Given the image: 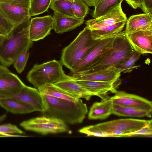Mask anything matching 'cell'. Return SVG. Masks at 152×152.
Here are the masks:
<instances>
[{
    "label": "cell",
    "mask_w": 152,
    "mask_h": 152,
    "mask_svg": "<svg viewBox=\"0 0 152 152\" xmlns=\"http://www.w3.org/2000/svg\"><path fill=\"white\" fill-rule=\"evenodd\" d=\"M30 20H28L13 27L4 37L0 44L1 64L9 67L24 50H29L32 47L33 42L29 36Z\"/></svg>",
    "instance_id": "1"
},
{
    "label": "cell",
    "mask_w": 152,
    "mask_h": 152,
    "mask_svg": "<svg viewBox=\"0 0 152 152\" xmlns=\"http://www.w3.org/2000/svg\"><path fill=\"white\" fill-rule=\"evenodd\" d=\"M48 108L43 113L45 116L59 119L66 124L82 122L88 113L86 104L80 99L72 101L43 94Z\"/></svg>",
    "instance_id": "2"
},
{
    "label": "cell",
    "mask_w": 152,
    "mask_h": 152,
    "mask_svg": "<svg viewBox=\"0 0 152 152\" xmlns=\"http://www.w3.org/2000/svg\"><path fill=\"white\" fill-rule=\"evenodd\" d=\"M133 49L127 39L124 31L116 34L112 46L100 61L89 69L73 74H82L114 67L122 63Z\"/></svg>",
    "instance_id": "3"
},
{
    "label": "cell",
    "mask_w": 152,
    "mask_h": 152,
    "mask_svg": "<svg viewBox=\"0 0 152 152\" xmlns=\"http://www.w3.org/2000/svg\"><path fill=\"white\" fill-rule=\"evenodd\" d=\"M99 40L93 39L91 30L86 26L70 44L63 49L60 61L71 70Z\"/></svg>",
    "instance_id": "4"
},
{
    "label": "cell",
    "mask_w": 152,
    "mask_h": 152,
    "mask_svg": "<svg viewBox=\"0 0 152 152\" xmlns=\"http://www.w3.org/2000/svg\"><path fill=\"white\" fill-rule=\"evenodd\" d=\"M60 61L53 60L40 64H35L28 72L27 80L36 88L47 83H55L69 78Z\"/></svg>",
    "instance_id": "5"
},
{
    "label": "cell",
    "mask_w": 152,
    "mask_h": 152,
    "mask_svg": "<svg viewBox=\"0 0 152 152\" xmlns=\"http://www.w3.org/2000/svg\"><path fill=\"white\" fill-rule=\"evenodd\" d=\"M116 34L99 39L70 70L69 75L86 71L98 64L111 48Z\"/></svg>",
    "instance_id": "6"
},
{
    "label": "cell",
    "mask_w": 152,
    "mask_h": 152,
    "mask_svg": "<svg viewBox=\"0 0 152 152\" xmlns=\"http://www.w3.org/2000/svg\"><path fill=\"white\" fill-rule=\"evenodd\" d=\"M20 126L26 130L43 135L70 131L67 124L61 120L45 116L23 121L20 123Z\"/></svg>",
    "instance_id": "7"
},
{
    "label": "cell",
    "mask_w": 152,
    "mask_h": 152,
    "mask_svg": "<svg viewBox=\"0 0 152 152\" xmlns=\"http://www.w3.org/2000/svg\"><path fill=\"white\" fill-rule=\"evenodd\" d=\"M152 121L151 119H121L101 123L96 125L102 131L109 134L113 131H121L123 133V137H124L125 134L141 129L152 123Z\"/></svg>",
    "instance_id": "8"
},
{
    "label": "cell",
    "mask_w": 152,
    "mask_h": 152,
    "mask_svg": "<svg viewBox=\"0 0 152 152\" xmlns=\"http://www.w3.org/2000/svg\"><path fill=\"white\" fill-rule=\"evenodd\" d=\"M1 98L15 99L29 105L35 111L42 113L45 111L48 108L43 94L38 89L26 85L17 94L12 96Z\"/></svg>",
    "instance_id": "9"
},
{
    "label": "cell",
    "mask_w": 152,
    "mask_h": 152,
    "mask_svg": "<svg viewBox=\"0 0 152 152\" xmlns=\"http://www.w3.org/2000/svg\"><path fill=\"white\" fill-rule=\"evenodd\" d=\"M30 6L6 2H0V12L13 27L30 19Z\"/></svg>",
    "instance_id": "10"
},
{
    "label": "cell",
    "mask_w": 152,
    "mask_h": 152,
    "mask_svg": "<svg viewBox=\"0 0 152 152\" xmlns=\"http://www.w3.org/2000/svg\"><path fill=\"white\" fill-rule=\"evenodd\" d=\"M114 95L110 97L113 104L152 111V102L136 95L123 91H116Z\"/></svg>",
    "instance_id": "11"
},
{
    "label": "cell",
    "mask_w": 152,
    "mask_h": 152,
    "mask_svg": "<svg viewBox=\"0 0 152 152\" xmlns=\"http://www.w3.org/2000/svg\"><path fill=\"white\" fill-rule=\"evenodd\" d=\"M53 24V17L50 15L31 18L29 28L31 40L37 41L44 39L50 34Z\"/></svg>",
    "instance_id": "12"
},
{
    "label": "cell",
    "mask_w": 152,
    "mask_h": 152,
    "mask_svg": "<svg viewBox=\"0 0 152 152\" xmlns=\"http://www.w3.org/2000/svg\"><path fill=\"white\" fill-rule=\"evenodd\" d=\"M125 33L127 39L134 50L141 54L152 53V30Z\"/></svg>",
    "instance_id": "13"
},
{
    "label": "cell",
    "mask_w": 152,
    "mask_h": 152,
    "mask_svg": "<svg viewBox=\"0 0 152 152\" xmlns=\"http://www.w3.org/2000/svg\"><path fill=\"white\" fill-rule=\"evenodd\" d=\"M127 20L122 10L121 4L105 14L86 21V27L90 30L98 29Z\"/></svg>",
    "instance_id": "14"
},
{
    "label": "cell",
    "mask_w": 152,
    "mask_h": 152,
    "mask_svg": "<svg viewBox=\"0 0 152 152\" xmlns=\"http://www.w3.org/2000/svg\"><path fill=\"white\" fill-rule=\"evenodd\" d=\"M121 72L114 67L102 70L82 74L69 75L71 78L76 80L104 82L112 83H119Z\"/></svg>",
    "instance_id": "15"
},
{
    "label": "cell",
    "mask_w": 152,
    "mask_h": 152,
    "mask_svg": "<svg viewBox=\"0 0 152 152\" xmlns=\"http://www.w3.org/2000/svg\"><path fill=\"white\" fill-rule=\"evenodd\" d=\"M75 80L93 96H96L101 98L102 100L109 98L108 93L111 92L114 94L120 85L104 82Z\"/></svg>",
    "instance_id": "16"
},
{
    "label": "cell",
    "mask_w": 152,
    "mask_h": 152,
    "mask_svg": "<svg viewBox=\"0 0 152 152\" xmlns=\"http://www.w3.org/2000/svg\"><path fill=\"white\" fill-rule=\"evenodd\" d=\"M25 85L16 75L10 71L0 75V98L13 96Z\"/></svg>",
    "instance_id": "17"
},
{
    "label": "cell",
    "mask_w": 152,
    "mask_h": 152,
    "mask_svg": "<svg viewBox=\"0 0 152 152\" xmlns=\"http://www.w3.org/2000/svg\"><path fill=\"white\" fill-rule=\"evenodd\" d=\"M53 29L58 34H62L72 30L80 26L84 19L70 16L56 12H54Z\"/></svg>",
    "instance_id": "18"
},
{
    "label": "cell",
    "mask_w": 152,
    "mask_h": 152,
    "mask_svg": "<svg viewBox=\"0 0 152 152\" xmlns=\"http://www.w3.org/2000/svg\"><path fill=\"white\" fill-rule=\"evenodd\" d=\"M125 32L152 30V14L134 15L126 21Z\"/></svg>",
    "instance_id": "19"
},
{
    "label": "cell",
    "mask_w": 152,
    "mask_h": 152,
    "mask_svg": "<svg viewBox=\"0 0 152 152\" xmlns=\"http://www.w3.org/2000/svg\"><path fill=\"white\" fill-rule=\"evenodd\" d=\"M56 86L65 91L78 96L89 100L93 95L88 90L70 77L69 78L54 83Z\"/></svg>",
    "instance_id": "20"
},
{
    "label": "cell",
    "mask_w": 152,
    "mask_h": 152,
    "mask_svg": "<svg viewBox=\"0 0 152 152\" xmlns=\"http://www.w3.org/2000/svg\"><path fill=\"white\" fill-rule=\"evenodd\" d=\"M113 103L109 98L94 103L89 111L88 118L89 120L104 119L112 114Z\"/></svg>",
    "instance_id": "21"
},
{
    "label": "cell",
    "mask_w": 152,
    "mask_h": 152,
    "mask_svg": "<svg viewBox=\"0 0 152 152\" xmlns=\"http://www.w3.org/2000/svg\"><path fill=\"white\" fill-rule=\"evenodd\" d=\"M42 94L57 98L72 101H76L80 98L78 96L69 93L53 83H47L37 88Z\"/></svg>",
    "instance_id": "22"
},
{
    "label": "cell",
    "mask_w": 152,
    "mask_h": 152,
    "mask_svg": "<svg viewBox=\"0 0 152 152\" xmlns=\"http://www.w3.org/2000/svg\"><path fill=\"white\" fill-rule=\"evenodd\" d=\"M0 106L7 111L15 114H26L35 111L29 105L10 98H0Z\"/></svg>",
    "instance_id": "23"
},
{
    "label": "cell",
    "mask_w": 152,
    "mask_h": 152,
    "mask_svg": "<svg viewBox=\"0 0 152 152\" xmlns=\"http://www.w3.org/2000/svg\"><path fill=\"white\" fill-rule=\"evenodd\" d=\"M126 21H123L113 24L91 30L92 38L94 40L102 39L115 35L122 31Z\"/></svg>",
    "instance_id": "24"
},
{
    "label": "cell",
    "mask_w": 152,
    "mask_h": 152,
    "mask_svg": "<svg viewBox=\"0 0 152 152\" xmlns=\"http://www.w3.org/2000/svg\"><path fill=\"white\" fill-rule=\"evenodd\" d=\"M152 111L136 108L124 107L113 104L112 114L121 116L142 117H151Z\"/></svg>",
    "instance_id": "25"
},
{
    "label": "cell",
    "mask_w": 152,
    "mask_h": 152,
    "mask_svg": "<svg viewBox=\"0 0 152 152\" xmlns=\"http://www.w3.org/2000/svg\"><path fill=\"white\" fill-rule=\"evenodd\" d=\"M124 0H100L95 7L93 14V18H96L110 12Z\"/></svg>",
    "instance_id": "26"
},
{
    "label": "cell",
    "mask_w": 152,
    "mask_h": 152,
    "mask_svg": "<svg viewBox=\"0 0 152 152\" xmlns=\"http://www.w3.org/2000/svg\"><path fill=\"white\" fill-rule=\"evenodd\" d=\"M141 54L133 50L129 57L122 64L114 67L118 71L124 73L131 72L133 69L140 67L136 65L135 62L140 58Z\"/></svg>",
    "instance_id": "27"
},
{
    "label": "cell",
    "mask_w": 152,
    "mask_h": 152,
    "mask_svg": "<svg viewBox=\"0 0 152 152\" xmlns=\"http://www.w3.org/2000/svg\"><path fill=\"white\" fill-rule=\"evenodd\" d=\"M49 7L54 12L75 17L72 10L70 0H52Z\"/></svg>",
    "instance_id": "28"
},
{
    "label": "cell",
    "mask_w": 152,
    "mask_h": 152,
    "mask_svg": "<svg viewBox=\"0 0 152 152\" xmlns=\"http://www.w3.org/2000/svg\"><path fill=\"white\" fill-rule=\"evenodd\" d=\"M52 0H30L29 14L30 17L38 15L46 11Z\"/></svg>",
    "instance_id": "29"
},
{
    "label": "cell",
    "mask_w": 152,
    "mask_h": 152,
    "mask_svg": "<svg viewBox=\"0 0 152 152\" xmlns=\"http://www.w3.org/2000/svg\"><path fill=\"white\" fill-rule=\"evenodd\" d=\"M70 0L72 10L75 17L84 19L88 12V6L83 0Z\"/></svg>",
    "instance_id": "30"
},
{
    "label": "cell",
    "mask_w": 152,
    "mask_h": 152,
    "mask_svg": "<svg viewBox=\"0 0 152 152\" xmlns=\"http://www.w3.org/2000/svg\"><path fill=\"white\" fill-rule=\"evenodd\" d=\"M79 132L89 136L102 137H115L114 136L101 130L96 125H93L84 127L79 130Z\"/></svg>",
    "instance_id": "31"
},
{
    "label": "cell",
    "mask_w": 152,
    "mask_h": 152,
    "mask_svg": "<svg viewBox=\"0 0 152 152\" xmlns=\"http://www.w3.org/2000/svg\"><path fill=\"white\" fill-rule=\"evenodd\" d=\"M29 50L26 49L17 58L13 64L17 72L20 74L24 70L29 56Z\"/></svg>",
    "instance_id": "32"
},
{
    "label": "cell",
    "mask_w": 152,
    "mask_h": 152,
    "mask_svg": "<svg viewBox=\"0 0 152 152\" xmlns=\"http://www.w3.org/2000/svg\"><path fill=\"white\" fill-rule=\"evenodd\" d=\"M24 132L15 125L6 124L0 125V134H23Z\"/></svg>",
    "instance_id": "33"
},
{
    "label": "cell",
    "mask_w": 152,
    "mask_h": 152,
    "mask_svg": "<svg viewBox=\"0 0 152 152\" xmlns=\"http://www.w3.org/2000/svg\"><path fill=\"white\" fill-rule=\"evenodd\" d=\"M152 126L151 123L141 129L133 132L125 134L124 137H134L139 136H152Z\"/></svg>",
    "instance_id": "34"
},
{
    "label": "cell",
    "mask_w": 152,
    "mask_h": 152,
    "mask_svg": "<svg viewBox=\"0 0 152 152\" xmlns=\"http://www.w3.org/2000/svg\"><path fill=\"white\" fill-rule=\"evenodd\" d=\"M13 28L12 25L5 19L0 12V29L4 36L8 34Z\"/></svg>",
    "instance_id": "35"
},
{
    "label": "cell",
    "mask_w": 152,
    "mask_h": 152,
    "mask_svg": "<svg viewBox=\"0 0 152 152\" xmlns=\"http://www.w3.org/2000/svg\"><path fill=\"white\" fill-rule=\"evenodd\" d=\"M140 8L145 13L152 14V0H142Z\"/></svg>",
    "instance_id": "36"
},
{
    "label": "cell",
    "mask_w": 152,
    "mask_h": 152,
    "mask_svg": "<svg viewBox=\"0 0 152 152\" xmlns=\"http://www.w3.org/2000/svg\"><path fill=\"white\" fill-rule=\"evenodd\" d=\"M132 8L134 9L140 8L142 0H124Z\"/></svg>",
    "instance_id": "37"
},
{
    "label": "cell",
    "mask_w": 152,
    "mask_h": 152,
    "mask_svg": "<svg viewBox=\"0 0 152 152\" xmlns=\"http://www.w3.org/2000/svg\"><path fill=\"white\" fill-rule=\"evenodd\" d=\"M30 0H0V2H6L25 5L30 6Z\"/></svg>",
    "instance_id": "38"
},
{
    "label": "cell",
    "mask_w": 152,
    "mask_h": 152,
    "mask_svg": "<svg viewBox=\"0 0 152 152\" xmlns=\"http://www.w3.org/2000/svg\"><path fill=\"white\" fill-rule=\"evenodd\" d=\"M89 6H96L100 0H83Z\"/></svg>",
    "instance_id": "39"
},
{
    "label": "cell",
    "mask_w": 152,
    "mask_h": 152,
    "mask_svg": "<svg viewBox=\"0 0 152 152\" xmlns=\"http://www.w3.org/2000/svg\"><path fill=\"white\" fill-rule=\"evenodd\" d=\"M10 71L7 67L1 64L0 65V75Z\"/></svg>",
    "instance_id": "40"
},
{
    "label": "cell",
    "mask_w": 152,
    "mask_h": 152,
    "mask_svg": "<svg viewBox=\"0 0 152 152\" xmlns=\"http://www.w3.org/2000/svg\"><path fill=\"white\" fill-rule=\"evenodd\" d=\"M4 36H0V44L2 42Z\"/></svg>",
    "instance_id": "41"
},
{
    "label": "cell",
    "mask_w": 152,
    "mask_h": 152,
    "mask_svg": "<svg viewBox=\"0 0 152 152\" xmlns=\"http://www.w3.org/2000/svg\"><path fill=\"white\" fill-rule=\"evenodd\" d=\"M0 36H4V35L2 32V31H1V30L0 29Z\"/></svg>",
    "instance_id": "42"
},
{
    "label": "cell",
    "mask_w": 152,
    "mask_h": 152,
    "mask_svg": "<svg viewBox=\"0 0 152 152\" xmlns=\"http://www.w3.org/2000/svg\"><path fill=\"white\" fill-rule=\"evenodd\" d=\"M0 64H1V61L0 59Z\"/></svg>",
    "instance_id": "43"
}]
</instances>
